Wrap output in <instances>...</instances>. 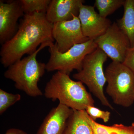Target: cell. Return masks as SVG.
Listing matches in <instances>:
<instances>
[{
	"mask_svg": "<svg viewBox=\"0 0 134 134\" xmlns=\"http://www.w3.org/2000/svg\"><path fill=\"white\" fill-rule=\"evenodd\" d=\"M44 96L73 110H86L89 106H94V100L80 81H74L69 75L57 71L46 85Z\"/></svg>",
	"mask_w": 134,
	"mask_h": 134,
	"instance_id": "cell-2",
	"label": "cell"
},
{
	"mask_svg": "<svg viewBox=\"0 0 134 134\" xmlns=\"http://www.w3.org/2000/svg\"><path fill=\"white\" fill-rule=\"evenodd\" d=\"M21 97L18 93H9L0 90V114H3L8 108L21 100Z\"/></svg>",
	"mask_w": 134,
	"mask_h": 134,
	"instance_id": "cell-18",
	"label": "cell"
},
{
	"mask_svg": "<svg viewBox=\"0 0 134 134\" xmlns=\"http://www.w3.org/2000/svg\"><path fill=\"white\" fill-rule=\"evenodd\" d=\"M124 14L117 20L120 29L129 40L131 47L134 46V0H125Z\"/></svg>",
	"mask_w": 134,
	"mask_h": 134,
	"instance_id": "cell-14",
	"label": "cell"
},
{
	"mask_svg": "<svg viewBox=\"0 0 134 134\" xmlns=\"http://www.w3.org/2000/svg\"><path fill=\"white\" fill-rule=\"evenodd\" d=\"M52 43H43L33 53L10 66L4 73V77L14 82L16 88L24 92L30 97L42 96L38 83L45 74L46 64L39 62L37 56L39 52Z\"/></svg>",
	"mask_w": 134,
	"mask_h": 134,
	"instance_id": "cell-3",
	"label": "cell"
},
{
	"mask_svg": "<svg viewBox=\"0 0 134 134\" xmlns=\"http://www.w3.org/2000/svg\"><path fill=\"white\" fill-rule=\"evenodd\" d=\"M85 110L88 115L94 121H96L97 119H101L105 123H106L110 119L111 116L110 112L103 111L94 106H89Z\"/></svg>",
	"mask_w": 134,
	"mask_h": 134,
	"instance_id": "cell-19",
	"label": "cell"
},
{
	"mask_svg": "<svg viewBox=\"0 0 134 134\" xmlns=\"http://www.w3.org/2000/svg\"><path fill=\"white\" fill-rule=\"evenodd\" d=\"M73 110L61 104L53 108L36 134H64Z\"/></svg>",
	"mask_w": 134,
	"mask_h": 134,
	"instance_id": "cell-12",
	"label": "cell"
},
{
	"mask_svg": "<svg viewBox=\"0 0 134 134\" xmlns=\"http://www.w3.org/2000/svg\"><path fill=\"white\" fill-rule=\"evenodd\" d=\"M107 93L114 104L125 107L134 103V72L123 63L112 62L105 70Z\"/></svg>",
	"mask_w": 134,
	"mask_h": 134,
	"instance_id": "cell-5",
	"label": "cell"
},
{
	"mask_svg": "<svg viewBox=\"0 0 134 134\" xmlns=\"http://www.w3.org/2000/svg\"><path fill=\"white\" fill-rule=\"evenodd\" d=\"M107 55L97 48L85 58L81 69L73 75L74 78L86 85L91 92L101 104L111 110L113 108L105 95L104 88L106 82L103 69Z\"/></svg>",
	"mask_w": 134,
	"mask_h": 134,
	"instance_id": "cell-4",
	"label": "cell"
},
{
	"mask_svg": "<svg viewBox=\"0 0 134 134\" xmlns=\"http://www.w3.org/2000/svg\"><path fill=\"white\" fill-rule=\"evenodd\" d=\"M98 48L103 51L113 62L123 63L131 47L129 40L114 22L105 33L94 40Z\"/></svg>",
	"mask_w": 134,
	"mask_h": 134,
	"instance_id": "cell-7",
	"label": "cell"
},
{
	"mask_svg": "<svg viewBox=\"0 0 134 134\" xmlns=\"http://www.w3.org/2000/svg\"><path fill=\"white\" fill-rule=\"evenodd\" d=\"M84 2L83 0H51L46 18L52 24L70 21L79 16L80 7Z\"/></svg>",
	"mask_w": 134,
	"mask_h": 134,
	"instance_id": "cell-11",
	"label": "cell"
},
{
	"mask_svg": "<svg viewBox=\"0 0 134 134\" xmlns=\"http://www.w3.org/2000/svg\"><path fill=\"white\" fill-rule=\"evenodd\" d=\"M78 18L82 33L89 40H94L102 36L112 24L110 19L96 12L94 7L83 3L80 7Z\"/></svg>",
	"mask_w": 134,
	"mask_h": 134,
	"instance_id": "cell-10",
	"label": "cell"
},
{
	"mask_svg": "<svg viewBox=\"0 0 134 134\" xmlns=\"http://www.w3.org/2000/svg\"><path fill=\"white\" fill-rule=\"evenodd\" d=\"M46 14L24 15L14 36L2 45L0 61L5 68L21 59L25 54L31 55L40 45L53 43V24L47 19Z\"/></svg>",
	"mask_w": 134,
	"mask_h": 134,
	"instance_id": "cell-1",
	"label": "cell"
},
{
	"mask_svg": "<svg viewBox=\"0 0 134 134\" xmlns=\"http://www.w3.org/2000/svg\"><path fill=\"white\" fill-rule=\"evenodd\" d=\"M24 14L46 13L51 0H20Z\"/></svg>",
	"mask_w": 134,
	"mask_h": 134,
	"instance_id": "cell-17",
	"label": "cell"
},
{
	"mask_svg": "<svg viewBox=\"0 0 134 134\" xmlns=\"http://www.w3.org/2000/svg\"><path fill=\"white\" fill-rule=\"evenodd\" d=\"M52 35L60 52H67L75 45L86 42L89 39L84 36L78 17L72 20L53 24Z\"/></svg>",
	"mask_w": 134,
	"mask_h": 134,
	"instance_id": "cell-8",
	"label": "cell"
},
{
	"mask_svg": "<svg viewBox=\"0 0 134 134\" xmlns=\"http://www.w3.org/2000/svg\"><path fill=\"white\" fill-rule=\"evenodd\" d=\"M24 13L20 0L0 1V43L2 45L13 37L18 29L17 23Z\"/></svg>",
	"mask_w": 134,
	"mask_h": 134,
	"instance_id": "cell-9",
	"label": "cell"
},
{
	"mask_svg": "<svg viewBox=\"0 0 134 134\" xmlns=\"http://www.w3.org/2000/svg\"><path fill=\"white\" fill-rule=\"evenodd\" d=\"M86 115L85 110H73L67 122L64 134H94Z\"/></svg>",
	"mask_w": 134,
	"mask_h": 134,
	"instance_id": "cell-13",
	"label": "cell"
},
{
	"mask_svg": "<svg viewBox=\"0 0 134 134\" xmlns=\"http://www.w3.org/2000/svg\"><path fill=\"white\" fill-rule=\"evenodd\" d=\"M48 47L50 55L46 64V70L48 72L57 70L69 75L74 70L78 71L81 69L85 57L98 48L92 40L75 45L63 53L60 52L55 43H51Z\"/></svg>",
	"mask_w": 134,
	"mask_h": 134,
	"instance_id": "cell-6",
	"label": "cell"
},
{
	"mask_svg": "<svg viewBox=\"0 0 134 134\" xmlns=\"http://www.w3.org/2000/svg\"><path fill=\"white\" fill-rule=\"evenodd\" d=\"M5 134H28L22 130L18 129L11 128L8 129Z\"/></svg>",
	"mask_w": 134,
	"mask_h": 134,
	"instance_id": "cell-21",
	"label": "cell"
},
{
	"mask_svg": "<svg viewBox=\"0 0 134 134\" xmlns=\"http://www.w3.org/2000/svg\"><path fill=\"white\" fill-rule=\"evenodd\" d=\"M123 63L134 72V46L129 49Z\"/></svg>",
	"mask_w": 134,
	"mask_h": 134,
	"instance_id": "cell-20",
	"label": "cell"
},
{
	"mask_svg": "<svg viewBox=\"0 0 134 134\" xmlns=\"http://www.w3.org/2000/svg\"><path fill=\"white\" fill-rule=\"evenodd\" d=\"M86 117L94 134H134V122L130 126L121 124L107 126L94 121L87 113Z\"/></svg>",
	"mask_w": 134,
	"mask_h": 134,
	"instance_id": "cell-15",
	"label": "cell"
},
{
	"mask_svg": "<svg viewBox=\"0 0 134 134\" xmlns=\"http://www.w3.org/2000/svg\"><path fill=\"white\" fill-rule=\"evenodd\" d=\"M125 0H96L94 7L100 16L107 18L121 7L123 6Z\"/></svg>",
	"mask_w": 134,
	"mask_h": 134,
	"instance_id": "cell-16",
	"label": "cell"
}]
</instances>
